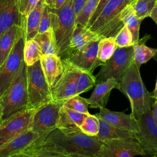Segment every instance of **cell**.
I'll use <instances>...</instances> for the list:
<instances>
[{
  "label": "cell",
  "mask_w": 157,
  "mask_h": 157,
  "mask_svg": "<svg viewBox=\"0 0 157 157\" xmlns=\"http://www.w3.org/2000/svg\"><path fill=\"white\" fill-rule=\"evenodd\" d=\"M38 142L45 148L65 156H98L102 144L95 137L89 136L81 131L69 132L58 128H56L45 139H41Z\"/></svg>",
  "instance_id": "1"
},
{
  "label": "cell",
  "mask_w": 157,
  "mask_h": 157,
  "mask_svg": "<svg viewBox=\"0 0 157 157\" xmlns=\"http://www.w3.org/2000/svg\"><path fill=\"white\" fill-rule=\"evenodd\" d=\"M139 71L133 61L120 77L116 88L128 98L131 113L137 120L151 109L153 102V99L147 91Z\"/></svg>",
  "instance_id": "2"
},
{
  "label": "cell",
  "mask_w": 157,
  "mask_h": 157,
  "mask_svg": "<svg viewBox=\"0 0 157 157\" xmlns=\"http://www.w3.org/2000/svg\"><path fill=\"white\" fill-rule=\"evenodd\" d=\"M50 12L51 28L56 39L58 56L62 59L65 56L76 26L73 0H66L59 9H50Z\"/></svg>",
  "instance_id": "3"
},
{
  "label": "cell",
  "mask_w": 157,
  "mask_h": 157,
  "mask_svg": "<svg viewBox=\"0 0 157 157\" xmlns=\"http://www.w3.org/2000/svg\"><path fill=\"white\" fill-rule=\"evenodd\" d=\"M27 66L23 62L12 82L0 97L2 107V120L27 109Z\"/></svg>",
  "instance_id": "4"
},
{
  "label": "cell",
  "mask_w": 157,
  "mask_h": 157,
  "mask_svg": "<svg viewBox=\"0 0 157 157\" xmlns=\"http://www.w3.org/2000/svg\"><path fill=\"white\" fill-rule=\"evenodd\" d=\"M27 109H36L42 105L52 101L51 88L42 69L40 60L27 66Z\"/></svg>",
  "instance_id": "5"
},
{
  "label": "cell",
  "mask_w": 157,
  "mask_h": 157,
  "mask_svg": "<svg viewBox=\"0 0 157 157\" xmlns=\"http://www.w3.org/2000/svg\"><path fill=\"white\" fill-rule=\"evenodd\" d=\"M63 103L52 101L35 109L28 129L45 139L50 132L57 128Z\"/></svg>",
  "instance_id": "6"
},
{
  "label": "cell",
  "mask_w": 157,
  "mask_h": 157,
  "mask_svg": "<svg viewBox=\"0 0 157 157\" xmlns=\"http://www.w3.org/2000/svg\"><path fill=\"white\" fill-rule=\"evenodd\" d=\"M133 61L132 45L127 47H117L112 56L101 66L99 72L95 75L96 84L112 78L118 82Z\"/></svg>",
  "instance_id": "7"
},
{
  "label": "cell",
  "mask_w": 157,
  "mask_h": 157,
  "mask_svg": "<svg viewBox=\"0 0 157 157\" xmlns=\"http://www.w3.org/2000/svg\"><path fill=\"white\" fill-rule=\"evenodd\" d=\"M24 33L20 26L13 47L0 67V97L8 88L24 62Z\"/></svg>",
  "instance_id": "8"
},
{
  "label": "cell",
  "mask_w": 157,
  "mask_h": 157,
  "mask_svg": "<svg viewBox=\"0 0 157 157\" xmlns=\"http://www.w3.org/2000/svg\"><path fill=\"white\" fill-rule=\"evenodd\" d=\"M62 61L63 72L51 88L52 98L53 101L64 102L77 94V83L81 70L65 61Z\"/></svg>",
  "instance_id": "9"
},
{
  "label": "cell",
  "mask_w": 157,
  "mask_h": 157,
  "mask_svg": "<svg viewBox=\"0 0 157 157\" xmlns=\"http://www.w3.org/2000/svg\"><path fill=\"white\" fill-rule=\"evenodd\" d=\"M139 130L135 137L140 144L144 156L157 154V121L151 109L142 114L138 119Z\"/></svg>",
  "instance_id": "10"
},
{
  "label": "cell",
  "mask_w": 157,
  "mask_h": 157,
  "mask_svg": "<svg viewBox=\"0 0 157 157\" xmlns=\"http://www.w3.org/2000/svg\"><path fill=\"white\" fill-rule=\"evenodd\" d=\"M35 110L26 109L0 123V145L18 137L29 129Z\"/></svg>",
  "instance_id": "11"
},
{
  "label": "cell",
  "mask_w": 157,
  "mask_h": 157,
  "mask_svg": "<svg viewBox=\"0 0 157 157\" xmlns=\"http://www.w3.org/2000/svg\"><path fill=\"white\" fill-rule=\"evenodd\" d=\"M99 157H134L144 156L139 143L135 137L116 139L101 142Z\"/></svg>",
  "instance_id": "12"
},
{
  "label": "cell",
  "mask_w": 157,
  "mask_h": 157,
  "mask_svg": "<svg viewBox=\"0 0 157 157\" xmlns=\"http://www.w3.org/2000/svg\"><path fill=\"white\" fill-rule=\"evenodd\" d=\"M99 40L100 39L88 42L75 53L62 60L80 70L93 73L97 67L104 64L97 57Z\"/></svg>",
  "instance_id": "13"
},
{
  "label": "cell",
  "mask_w": 157,
  "mask_h": 157,
  "mask_svg": "<svg viewBox=\"0 0 157 157\" xmlns=\"http://www.w3.org/2000/svg\"><path fill=\"white\" fill-rule=\"evenodd\" d=\"M95 115L109 124L117 128L136 133L139 130V121L132 114L124 112H115L107 109L101 108Z\"/></svg>",
  "instance_id": "14"
},
{
  "label": "cell",
  "mask_w": 157,
  "mask_h": 157,
  "mask_svg": "<svg viewBox=\"0 0 157 157\" xmlns=\"http://www.w3.org/2000/svg\"><path fill=\"white\" fill-rule=\"evenodd\" d=\"M40 139L44 138L28 129L15 139L0 145V157H10L21 153Z\"/></svg>",
  "instance_id": "15"
},
{
  "label": "cell",
  "mask_w": 157,
  "mask_h": 157,
  "mask_svg": "<svg viewBox=\"0 0 157 157\" xmlns=\"http://www.w3.org/2000/svg\"><path fill=\"white\" fill-rule=\"evenodd\" d=\"M20 0H0V35L14 25L21 26Z\"/></svg>",
  "instance_id": "16"
},
{
  "label": "cell",
  "mask_w": 157,
  "mask_h": 157,
  "mask_svg": "<svg viewBox=\"0 0 157 157\" xmlns=\"http://www.w3.org/2000/svg\"><path fill=\"white\" fill-rule=\"evenodd\" d=\"M135 0H109L102 9L92 26L89 28L93 31L118 18L123 9Z\"/></svg>",
  "instance_id": "17"
},
{
  "label": "cell",
  "mask_w": 157,
  "mask_h": 157,
  "mask_svg": "<svg viewBox=\"0 0 157 157\" xmlns=\"http://www.w3.org/2000/svg\"><path fill=\"white\" fill-rule=\"evenodd\" d=\"M101 39V37L95 31L86 26L76 25L65 56L62 59L73 55L88 42Z\"/></svg>",
  "instance_id": "18"
},
{
  "label": "cell",
  "mask_w": 157,
  "mask_h": 157,
  "mask_svg": "<svg viewBox=\"0 0 157 157\" xmlns=\"http://www.w3.org/2000/svg\"><path fill=\"white\" fill-rule=\"evenodd\" d=\"M117 86V82L113 78L96 84L92 94L87 99L89 106L94 109L105 108L111 91Z\"/></svg>",
  "instance_id": "19"
},
{
  "label": "cell",
  "mask_w": 157,
  "mask_h": 157,
  "mask_svg": "<svg viewBox=\"0 0 157 157\" xmlns=\"http://www.w3.org/2000/svg\"><path fill=\"white\" fill-rule=\"evenodd\" d=\"M40 61L48 85L52 88L63 72V61L57 55H42Z\"/></svg>",
  "instance_id": "20"
},
{
  "label": "cell",
  "mask_w": 157,
  "mask_h": 157,
  "mask_svg": "<svg viewBox=\"0 0 157 157\" xmlns=\"http://www.w3.org/2000/svg\"><path fill=\"white\" fill-rule=\"evenodd\" d=\"M86 115L72 110L63 105L59 112L57 128L69 132L80 131V126Z\"/></svg>",
  "instance_id": "21"
},
{
  "label": "cell",
  "mask_w": 157,
  "mask_h": 157,
  "mask_svg": "<svg viewBox=\"0 0 157 157\" xmlns=\"http://www.w3.org/2000/svg\"><path fill=\"white\" fill-rule=\"evenodd\" d=\"M44 5V1L39 0L36 6L26 18L21 20V27L23 30L25 41L33 39L38 33Z\"/></svg>",
  "instance_id": "22"
},
{
  "label": "cell",
  "mask_w": 157,
  "mask_h": 157,
  "mask_svg": "<svg viewBox=\"0 0 157 157\" xmlns=\"http://www.w3.org/2000/svg\"><path fill=\"white\" fill-rule=\"evenodd\" d=\"M98 119L99 123V132L94 137L101 142L112 139L135 137L134 132L117 128L100 118H98Z\"/></svg>",
  "instance_id": "23"
},
{
  "label": "cell",
  "mask_w": 157,
  "mask_h": 157,
  "mask_svg": "<svg viewBox=\"0 0 157 157\" xmlns=\"http://www.w3.org/2000/svg\"><path fill=\"white\" fill-rule=\"evenodd\" d=\"M20 28V26L14 25L0 35V67L13 47Z\"/></svg>",
  "instance_id": "24"
},
{
  "label": "cell",
  "mask_w": 157,
  "mask_h": 157,
  "mask_svg": "<svg viewBox=\"0 0 157 157\" xmlns=\"http://www.w3.org/2000/svg\"><path fill=\"white\" fill-rule=\"evenodd\" d=\"M121 20L124 25H126L131 33L133 45L139 41V29L141 21L135 14L131 4L126 6L120 13Z\"/></svg>",
  "instance_id": "25"
},
{
  "label": "cell",
  "mask_w": 157,
  "mask_h": 157,
  "mask_svg": "<svg viewBox=\"0 0 157 157\" xmlns=\"http://www.w3.org/2000/svg\"><path fill=\"white\" fill-rule=\"evenodd\" d=\"M33 39L37 43L42 55L58 53L55 36L52 28L42 33H37Z\"/></svg>",
  "instance_id": "26"
},
{
  "label": "cell",
  "mask_w": 157,
  "mask_h": 157,
  "mask_svg": "<svg viewBox=\"0 0 157 157\" xmlns=\"http://www.w3.org/2000/svg\"><path fill=\"white\" fill-rule=\"evenodd\" d=\"M132 47L134 62L139 69L143 64L146 63L157 55V48H150L145 44H140V40L138 43L134 44Z\"/></svg>",
  "instance_id": "27"
},
{
  "label": "cell",
  "mask_w": 157,
  "mask_h": 157,
  "mask_svg": "<svg viewBox=\"0 0 157 157\" xmlns=\"http://www.w3.org/2000/svg\"><path fill=\"white\" fill-rule=\"evenodd\" d=\"M117 46L115 37H103L100 39L98 48V59L104 63L113 55Z\"/></svg>",
  "instance_id": "28"
},
{
  "label": "cell",
  "mask_w": 157,
  "mask_h": 157,
  "mask_svg": "<svg viewBox=\"0 0 157 157\" xmlns=\"http://www.w3.org/2000/svg\"><path fill=\"white\" fill-rule=\"evenodd\" d=\"M42 56L37 43L33 39L25 41L23 47V59L27 66L34 64L40 59Z\"/></svg>",
  "instance_id": "29"
},
{
  "label": "cell",
  "mask_w": 157,
  "mask_h": 157,
  "mask_svg": "<svg viewBox=\"0 0 157 157\" xmlns=\"http://www.w3.org/2000/svg\"><path fill=\"white\" fill-rule=\"evenodd\" d=\"M156 2L157 0H135L131 5L136 16L143 20L150 16Z\"/></svg>",
  "instance_id": "30"
},
{
  "label": "cell",
  "mask_w": 157,
  "mask_h": 157,
  "mask_svg": "<svg viewBox=\"0 0 157 157\" xmlns=\"http://www.w3.org/2000/svg\"><path fill=\"white\" fill-rule=\"evenodd\" d=\"M100 0H88L75 18L76 25L86 26L97 8Z\"/></svg>",
  "instance_id": "31"
},
{
  "label": "cell",
  "mask_w": 157,
  "mask_h": 157,
  "mask_svg": "<svg viewBox=\"0 0 157 157\" xmlns=\"http://www.w3.org/2000/svg\"><path fill=\"white\" fill-rule=\"evenodd\" d=\"M39 140L36 141L28 148L23 150L21 153H23L27 157H67L65 155L55 153L45 148L39 144Z\"/></svg>",
  "instance_id": "32"
},
{
  "label": "cell",
  "mask_w": 157,
  "mask_h": 157,
  "mask_svg": "<svg viewBox=\"0 0 157 157\" xmlns=\"http://www.w3.org/2000/svg\"><path fill=\"white\" fill-rule=\"evenodd\" d=\"M95 85V75L90 72L81 70L77 80L76 94L80 95L83 93L86 92L94 86Z\"/></svg>",
  "instance_id": "33"
},
{
  "label": "cell",
  "mask_w": 157,
  "mask_h": 157,
  "mask_svg": "<svg viewBox=\"0 0 157 157\" xmlns=\"http://www.w3.org/2000/svg\"><path fill=\"white\" fill-rule=\"evenodd\" d=\"M63 106L80 113L85 114L89 113L88 110L89 103L88 99L78 94L65 101L63 103Z\"/></svg>",
  "instance_id": "34"
},
{
  "label": "cell",
  "mask_w": 157,
  "mask_h": 157,
  "mask_svg": "<svg viewBox=\"0 0 157 157\" xmlns=\"http://www.w3.org/2000/svg\"><path fill=\"white\" fill-rule=\"evenodd\" d=\"M99 128L98 118L95 115H91L90 113L86 115L80 126V129L83 133L92 137H94L98 134Z\"/></svg>",
  "instance_id": "35"
},
{
  "label": "cell",
  "mask_w": 157,
  "mask_h": 157,
  "mask_svg": "<svg viewBox=\"0 0 157 157\" xmlns=\"http://www.w3.org/2000/svg\"><path fill=\"white\" fill-rule=\"evenodd\" d=\"M118 47H127L133 45L131 33L126 25H124L115 37Z\"/></svg>",
  "instance_id": "36"
},
{
  "label": "cell",
  "mask_w": 157,
  "mask_h": 157,
  "mask_svg": "<svg viewBox=\"0 0 157 157\" xmlns=\"http://www.w3.org/2000/svg\"><path fill=\"white\" fill-rule=\"evenodd\" d=\"M51 28V12L50 7L44 3L38 33H42Z\"/></svg>",
  "instance_id": "37"
},
{
  "label": "cell",
  "mask_w": 157,
  "mask_h": 157,
  "mask_svg": "<svg viewBox=\"0 0 157 157\" xmlns=\"http://www.w3.org/2000/svg\"><path fill=\"white\" fill-rule=\"evenodd\" d=\"M39 0H20L19 12L21 20L26 18L28 14L34 9Z\"/></svg>",
  "instance_id": "38"
},
{
  "label": "cell",
  "mask_w": 157,
  "mask_h": 157,
  "mask_svg": "<svg viewBox=\"0 0 157 157\" xmlns=\"http://www.w3.org/2000/svg\"><path fill=\"white\" fill-rule=\"evenodd\" d=\"M109 0H100L99 4L97 7V8L96 9L94 12L93 13V15L91 16V17L90 18L87 25L86 26V27H87L88 28H90L92 25L93 24V23L94 22V21L96 20V19L98 18V17L99 16V15L100 14L101 12L102 11V9L104 8V7L105 6V4H107V2L109 1Z\"/></svg>",
  "instance_id": "39"
},
{
  "label": "cell",
  "mask_w": 157,
  "mask_h": 157,
  "mask_svg": "<svg viewBox=\"0 0 157 157\" xmlns=\"http://www.w3.org/2000/svg\"><path fill=\"white\" fill-rule=\"evenodd\" d=\"M88 0H73V7L75 15L77 16Z\"/></svg>",
  "instance_id": "40"
},
{
  "label": "cell",
  "mask_w": 157,
  "mask_h": 157,
  "mask_svg": "<svg viewBox=\"0 0 157 157\" xmlns=\"http://www.w3.org/2000/svg\"><path fill=\"white\" fill-rule=\"evenodd\" d=\"M151 109L152 115L154 118L155 119V120L157 121V98L154 99Z\"/></svg>",
  "instance_id": "41"
},
{
  "label": "cell",
  "mask_w": 157,
  "mask_h": 157,
  "mask_svg": "<svg viewBox=\"0 0 157 157\" xmlns=\"http://www.w3.org/2000/svg\"><path fill=\"white\" fill-rule=\"evenodd\" d=\"M150 17H151L153 19V20L155 22V23L157 25V2L156 3L154 8L153 9Z\"/></svg>",
  "instance_id": "42"
},
{
  "label": "cell",
  "mask_w": 157,
  "mask_h": 157,
  "mask_svg": "<svg viewBox=\"0 0 157 157\" xmlns=\"http://www.w3.org/2000/svg\"><path fill=\"white\" fill-rule=\"evenodd\" d=\"M44 3L47 5L50 9H54L55 6L56 0H44Z\"/></svg>",
  "instance_id": "43"
},
{
  "label": "cell",
  "mask_w": 157,
  "mask_h": 157,
  "mask_svg": "<svg viewBox=\"0 0 157 157\" xmlns=\"http://www.w3.org/2000/svg\"><path fill=\"white\" fill-rule=\"evenodd\" d=\"M150 96H151V98H153V99L157 98V78H156L155 88L154 90L153 91V92L150 93Z\"/></svg>",
  "instance_id": "44"
},
{
  "label": "cell",
  "mask_w": 157,
  "mask_h": 157,
  "mask_svg": "<svg viewBox=\"0 0 157 157\" xmlns=\"http://www.w3.org/2000/svg\"><path fill=\"white\" fill-rule=\"evenodd\" d=\"M66 0H56V2H55V6L54 9H59L60 7H61V6L64 3V2Z\"/></svg>",
  "instance_id": "45"
},
{
  "label": "cell",
  "mask_w": 157,
  "mask_h": 157,
  "mask_svg": "<svg viewBox=\"0 0 157 157\" xmlns=\"http://www.w3.org/2000/svg\"><path fill=\"white\" fill-rule=\"evenodd\" d=\"M66 156L67 157H99L98 156H86L82 155H68Z\"/></svg>",
  "instance_id": "46"
},
{
  "label": "cell",
  "mask_w": 157,
  "mask_h": 157,
  "mask_svg": "<svg viewBox=\"0 0 157 157\" xmlns=\"http://www.w3.org/2000/svg\"><path fill=\"white\" fill-rule=\"evenodd\" d=\"M10 157H27L26 155H23V153H19V154H17V155H15L13 156H12Z\"/></svg>",
  "instance_id": "47"
},
{
  "label": "cell",
  "mask_w": 157,
  "mask_h": 157,
  "mask_svg": "<svg viewBox=\"0 0 157 157\" xmlns=\"http://www.w3.org/2000/svg\"><path fill=\"white\" fill-rule=\"evenodd\" d=\"M1 120H2V107L0 104V123H1Z\"/></svg>",
  "instance_id": "48"
},
{
  "label": "cell",
  "mask_w": 157,
  "mask_h": 157,
  "mask_svg": "<svg viewBox=\"0 0 157 157\" xmlns=\"http://www.w3.org/2000/svg\"><path fill=\"white\" fill-rule=\"evenodd\" d=\"M151 157H157V155H154L153 156H151Z\"/></svg>",
  "instance_id": "49"
},
{
  "label": "cell",
  "mask_w": 157,
  "mask_h": 157,
  "mask_svg": "<svg viewBox=\"0 0 157 157\" xmlns=\"http://www.w3.org/2000/svg\"><path fill=\"white\" fill-rule=\"evenodd\" d=\"M157 155V154H156V155Z\"/></svg>",
  "instance_id": "50"
}]
</instances>
